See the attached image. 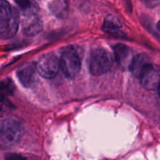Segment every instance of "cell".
<instances>
[{"instance_id":"1","label":"cell","mask_w":160,"mask_h":160,"mask_svg":"<svg viewBox=\"0 0 160 160\" xmlns=\"http://www.w3.org/2000/svg\"><path fill=\"white\" fill-rule=\"evenodd\" d=\"M23 135L21 123L15 119H7L0 127V148H9L14 146Z\"/></svg>"},{"instance_id":"2","label":"cell","mask_w":160,"mask_h":160,"mask_svg":"<svg viewBox=\"0 0 160 160\" xmlns=\"http://www.w3.org/2000/svg\"><path fill=\"white\" fill-rule=\"evenodd\" d=\"M89 70L95 76L104 74L109 71L112 65V58L110 53L104 48H98L91 52L88 60Z\"/></svg>"},{"instance_id":"3","label":"cell","mask_w":160,"mask_h":160,"mask_svg":"<svg viewBox=\"0 0 160 160\" xmlns=\"http://www.w3.org/2000/svg\"><path fill=\"white\" fill-rule=\"evenodd\" d=\"M59 66L66 77L73 79L81 71V60L79 52L73 47H67L62 52L59 60Z\"/></svg>"},{"instance_id":"4","label":"cell","mask_w":160,"mask_h":160,"mask_svg":"<svg viewBox=\"0 0 160 160\" xmlns=\"http://www.w3.org/2000/svg\"><path fill=\"white\" fill-rule=\"evenodd\" d=\"M59 60L57 56L52 53L45 54L39 59L36 64V70L45 78H53L59 70Z\"/></svg>"},{"instance_id":"5","label":"cell","mask_w":160,"mask_h":160,"mask_svg":"<svg viewBox=\"0 0 160 160\" xmlns=\"http://www.w3.org/2000/svg\"><path fill=\"white\" fill-rule=\"evenodd\" d=\"M143 87L147 90L159 91V71L158 67L149 64L139 78Z\"/></svg>"},{"instance_id":"6","label":"cell","mask_w":160,"mask_h":160,"mask_svg":"<svg viewBox=\"0 0 160 160\" xmlns=\"http://www.w3.org/2000/svg\"><path fill=\"white\" fill-rule=\"evenodd\" d=\"M20 24V16L15 8L10 18L3 23H0V37L2 38H12L18 31Z\"/></svg>"},{"instance_id":"7","label":"cell","mask_w":160,"mask_h":160,"mask_svg":"<svg viewBox=\"0 0 160 160\" xmlns=\"http://www.w3.org/2000/svg\"><path fill=\"white\" fill-rule=\"evenodd\" d=\"M25 18L22 24V33L26 36H34L40 33L43 28L42 20L35 13L24 14Z\"/></svg>"},{"instance_id":"8","label":"cell","mask_w":160,"mask_h":160,"mask_svg":"<svg viewBox=\"0 0 160 160\" xmlns=\"http://www.w3.org/2000/svg\"><path fill=\"white\" fill-rule=\"evenodd\" d=\"M36 65L30 62L22 66L17 72V78L25 88H29L34 83L35 79Z\"/></svg>"},{"instance_id":"9","label":"cell","mask_w":160,"mask_h":160,"mask_svg":"<svg viewBox=\"0 0 160 160\" xmlns=\"http://www.w3.org/2000/svg\"><path fill=\"white\" fill-rule=\"evenodd\" d=\"M149 64H151V61L147 55L138 54L132 58L129 64V69L134 77L139 78Z\"/></svg>"},{"instance_id":"10","label":"cell","mask_w":160,"mask_h":160,"mask_svg":"<svg viewBox=\"0 0 160 160\" xmlns=\"http://www.w3.org/2000/svg\"><path fill=\"white\" fill-rule=\"evenodd\" d=\"M113 49L117 62L122 67L129 66L133 58L131 48L124 44H117Z\"/></svg>"},{"instance_id":"11","label":"cell","mask_w":160,"mask_h":160,"mask_svg":"<svg viewBox=\"0 0 160 160\" xmlns=\"http://www.w3.org/2000/svg\"><path fill=\"white\" fill-rule=\"evenodd\" d=\"M122 25L117 17L109 15L106 17L103 23V31L112 35H122Z\"/></svg>"},{"instance_id":"12","label":"cell","mask_w":160,"mask_h":160,"mask_svg":"<svg viewBox=\"0 0 160 160\" xmlns=\"http://www.w3.org/2000/svg\"><path fill=\"white\" fill-rule=\"evenodd\" d=\"M15 90L13 82L10 79H7L0 84V102H6L7 98L12 95Z\"/></svg>"},{"instance_id":"13","label":"cell","mask_w":160,"mask_h":160,"mask_svg":"<svg viewBox=\"0 0 160 160\" xmlns=\"http://www.w3.org/2000/svg\"><path fill=\"white\" fill-rule=\"evenodd\" d=\"M50 9L59 18H65L67 16V5L63 0H54L50 4Z\"/></svg>"},{"instance_id":"14","label":"cell","mask_w":160,"mask_h":160,"mask_svg":"<svg viewBox=\"0 0 160 160\" xmlns=\"http://www.w3.org/2000/svg\"><path fill=\"white\" fill-rule=\"evenodd\" d=\"M13 8L6 0H0V23L6 21L11 17Z\"/></svg>"},{"instance_id":"15","label":"cell","mask_w":160,"mask_h":160,"mask_svg":"<svg viewBox=\"0 0 160 160\" xmlns=\"http://www.w3.org/2000/svg\"><path fill=\"white\" fill-rule=\"evenodd\" d=\"M19 7L23 11V14L35 13V6L31 0H15Z\"/></svg>"}]
</instances>
